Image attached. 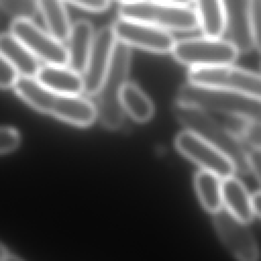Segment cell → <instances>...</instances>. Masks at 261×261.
<instances>
[{
  "mask_svg": "<svg viewBox=\"0 0 261 261\" xmlns=\"http://www.w3.org/2000/svg\"><path fill=\"white\" fill-rule=\"evenodd\" d=\"M16 94L33 108L79 126H88L97 117L96 106L79 95H69L42 86L35 77L18 76Z\"/></svg>",
  "mask_w": 261,
  "mask_h": 261,
  "instance_id": "1",
  "label": "cell"
},
{
  "mask_svg": "<svg viewBox=\"0 0 261 261\" xmlns=\"http://www.w3.org/2000/svg\"><path fill=\"white\" fill-rule=\"evenodd\" d=\"M172 113L186 129L195 133L226 154L234 163L238 172L250 171L248 151L241 139L215 120L207 111L175 102Z\"/></svg>",
  "mask_w": 261,
  "mask_h": 261,
  "instance_id": "2",
  "label": "cell"
},
{
  "mask_svg": "<svg viewBox=\"0 0 261 261\" xmlns=\"http://www.w3.org/2000/svg\"><path fill=\"white\" fill-rule=\"evenodd\" d=\"M176 102L244 119L261 118V101L218 87L189 82L179 88Z\"/></svg>",
  "mask_w": 261,
  "mask_h": 261,
  "instance_id": "3",
  "label": "cell"
},
{
  "mask_svg": "<svg viewBox=\"0 0 261 261\" xmlns=\"http://www.w3.org/2000/svg\"><path fill=\"white\" fill-rule=\"evenodd\" d=\"M132 51L129 46L116 41L109 69L101 88L96 94V110L102 124L108 129L118 128L123 121L121 91L127 83Z\"/></svg>",
  "mask_w": 261,
  "mask_h": 261,
  "instance_id": "4",
  "label": "cell"
},
{
  "mask_svg": "<svg viewBox=\"0 0 261 261\" xmlns=\"http://www.w3.org/2000/svg\"><path fill=\"white\" fill-rule=\"evenodd\" d=\"M118 15L144 21L169 32H193L200 29L195 9L158 0L121 3L118 7Z\"/></svg>",
  "mask_w": 261,
  "mask_h": 261,
  "instance_id": "5",
  "label": "cell"
},
{
  "mask_svg": "<svg viewBox=\"0 0 261 261\" xmlns=\"http://www.w3.org/2000/svg\"><path fill=\"white\" fill-rule=\"evenodd\" d=\"M171 53L174 59L190 67L231 64L240 54L227 39L205 35L176 40Z\"/></svg>",
  "mask_w": 261,
  "mask_h": 261,
  "instance_id": "6",
  "label": "cell"
},
{
  "mask_svg": "<svg viewBox=\"0 0 261 261\" xmlns=\"http://www.w3.org/2000/svg\"><path fill=\"white\" fill-rule=\"evenodd\" d=\"M189 81L227 89L261 101V74L230 64L191 67Z\"/></svg>",
  "mask_w": 261,
  "mask_h": 261,
  "instance_id": "7",
  "label": "cell"
},
{
  "mask_svg": "<svg viewBox=\"0 0 261 261\" xmlns=\"http://www.w3.org/2000/svg\"><path fill=\"white\" fill-rule=\"evenodd\" d=\"M176 150L202 169L218 175L221 179L237 171L232 160L218 148L191 130L180 132L174 140Z\"/></svg>",
  "mask_w": 261,
  "mask_h": 261,
  "instance_id": "8",
  "label": "cell"
},
{
  "mask_svg": "<svg viewBox=\"0 0 261 261\" xmlns=\"http://www.w3.org/2000/svg\"><path fill=\"white\" fill-rule=\"evenodd\" d=\"M10 33L14 35L38 58L47 64L67 65V48L49 32L42 30L32 19L17 18L11 22Z\"/></svg>",
  "mask_w": 261,
  "mask_h": 261,
  "instance_id": "9",
  "label": "cell"
},
{
  "mask_svg": "<svg viewBox=\"0 0 261 261\" xmlns=\"http://www.w3.org/2000/svg\"><path fill=\"white\" fill-rule=\"evenodd\" d=\"M112 28L118 41L153 53H171L176 41L169 31L136 19L119 16Z\"/></svg>",
  "mask_w": 261,
  "mask_h": 261,
  "instance_id": "10",
  "label": "cell"
},
{
  "mask_svg": "<svg viewBox=\"0 0 261 261\" xmlns=\"http://www.w3.org/2000/svg\"><path fill=\"white\" fill-rule=\"evenodd\" d=\"M212 222L219 240L234 258L243 261H254L259 258L257 242L247 223L234 217L225 208L212 214Z\"/></svg>",
  "mask_w": 261,
  "mask_h": 261,
  "instance_id": "11",
  "label": "cell"
},
{
  "mask_svg": "<svg viewBox=\"0 0 261 261\" xmlns=\"http://www.w3.org/2000/svg\"><path fill=\"white\" fill-rule=\"evenodd\" d=\"M117 39L112 27H103L95 33L88 62L83 73L84 91L96 95L107 74Z\"/></svg>",
  "mask_w": 261,
  "mask_h": 261,
  "instance_id": "12",
  "label": "cell"
},
{
  "mask_svg": "<svg viewBox=\"0 0 261 261\" xmlns=\"http://www.w3.org/2000/svg\"><path fill=\"white\" fill-rule=\"evenodd\" d=\"M223 10L227 40L240 53H248L254 47L250 0H223Z\"/></svg>",
  "mask_w": 261,
  "mask_h": 261,
  "instance_id": "13",
  "label": "cell"
},
{
  "mask_svg": "<svg viewBox=\"0 0 261 261\" xmlns=\"http://www.w3.org/2000/svg\"><path fill=\"white\" fill-rule=\"evenodd\" d=\"M94 37V29L89 20L79 19L72 23L67 39V64L71 69L81 74H83L85 71Z\"/></svg>",
  "mask_w": 261,
  "mask_h": 261,
  "instance_id": "14",
  "label": "cell"
},
{
  "mask_svg": "<svg viewBox=\"0 0 261 261\" xmlns=\"http://www.w3.org/2000/svg\"><path fill=\"white\" fill-rule=\"evenodd\" d=\"M35 79L42 86L60 93L79 95L84 91L82 74L65 65L46 64L41 66Z\"/></svg>",
  "mask_w": 261,
  "mask_h": 261,
  "instance_id": "15",
  "label": "cell"
},
{
  "mask_svg": "<svg viewBox=\"0 0 261 261\" xmlns=\"http://www.w3.org/2000/svg\"><path fill=\"white\" fill-rule=\"evenodd\" d=\"M221 188L225 209L243 222H251L255 215L252 196L243 182L231 175L222 179Z\"/></svg>",
  "mask_w": 261,
  "mask_h": 261,
  "instance_id": "16",
  "label": "cell"
},
{
  "mask_svg": "<svg viewBox=\"0 0 261 261\" xmlns=\"http://www.w3.org/2000/svg\"><path fill=\"white\" fill-rule=\"evenodd\" d=\"M0 53L10 62L20 76L36 77L41 67L38 58L11 33L0 35Z\"/></svg>",
  "mask_w": 261,
  "mask_h": 261,
  "instance_id": "17",
  "label": "cell"
},
{
  "mask_svg": "<svg viewBox=\"0 0 261 261\" xmlns=\"http://www.w3.org/2000/svg\"><path fill=\"white\" fill-rule=\"evenodd\" d=\"M48 32L61 42L67 41L71 25L64 0H37Z\"/></svg>",
  "mask_w": 261,
  "mask_h": 261,
  "instance_id": "18",
  "label": "cell"
},
{
  "mask_svg": "<svg viewBox=\"0 0 261 261\" xmlns=\"http://www.w3.org/2000/svg\"><path fill=\"white\" fill-rule=\"evenodd\" d=\"M203 35L221 37L225 31L223 0H193Z\"/></svg>",
  "mask_w": 261,
  "mask_h": 261,
  "instance_id": "19",
  "label": "cell"
},
{
  "mask_svg": "<svg viewBox=\"0 0 261 261\" xmlns=\"http://www.w3.org/2000/svg\"><path fill=\"white\" fill-rule=\"evenodd\" d=\"M221 178L213 172L201 169L194 176V186L202 207L213 214L222 208Z\"/></svg>",
  "mask_w": 261,
  "mask_h": 261,
  "instance_id": "20",
  "label": "cell"
},
{
  "mask_svg": "<svg viewBox=\"0 0 261 261\" xmlns=\"http://www.w3.org/2000/svg\"><path fill=\"white\" fill-rule=\"evenodd\" d=\"M121 105L127 114L138 122H147L154 114V105L150 98L133 83H126L121 91Z\"/></svg>",
  "mask_w": 261,
  "mask_h": 261,
  "instance_id": "21",
  "label": "cell"
},
{
  "mask_svg": "<svg viewBox=\"0 0 261 261\" xmlns=\"http://www.w3.org/2000/svg\"><path fill=\"white\" fill-rule=\"evenodd\" d=\"M0 9L14 19H33L39 12L37 0H0Z\"/></svg>",
  "mask_w": 261,
  "mask_h": 261,
  "instance_id": "22",
  "label": "cell"
},
{
  "mask_svg": "<svg viewBox=\"0 0 261 261\" xmlns=\"http://www.w3.org/2000/svg\"><path fill=\"white\" fill-rule=\"evenodd\" d=\"M241 134L242 139L252 149H261V118H247Z\"/></svg>",
  "mask_w": 261,
  "mask_h": 261,
  "instance_id": "23",
  "label": "cell"
},
{
  "mask_svg": "<svg viewBox=\"0 0 261 261\" xmlns=\"http://www.w3.org/2000/svg\"><path fill=\"white\" fill-rule=\"evenodd\" d=\"M250 15L254 47L261 53V0H250Z\"/></svg>",
  "mask_w": 261,
  "mask_h": 261,
  "instance_id": "24",
  "label": "cell"
},
{
  "mask_svg": "<svg viewBox=\"0 0 261 261\" xmlns=\"http://www.w3.org/2000/svg\"><path fill=\"white\" fill-rule=\"evenodd\" d=\"M20 142L18 132L10 126H0V155L15 150Z\"/></svg>",
  "mask_w": 261,
  "mask_h": 261,
  "instance_id": "25",
  "label": "cell"
},
{
  "mask_svg": "<svg viewBox=\"0 0 261 261\" xmlns=\"http://www.w3.org/2000/svg\"><path fill=\"white\" fill-rule=\"evenodd\" d=\"M18 79V72L10 64V62L0 53V88H14Z\"/></svg>",
  "mask_w": 261,
  "mask_h": 261,
  "instance_id": "26",
  "label": "cell"
},
{
  "mask_svg": "<svg viewBox=\"0 0 261 261\" xmlns=\"http://www.w3.org/2000/svg\"><path fill=\"white\" fill-rule=\"evenodd\" d=\"M70 4L90 12H103L110 6V0H64Z\"/></svg>",
  "mask_w": 261,
  "mask_h": 261,
  "instance_id": "27",
  "label": "cell"
},
{
  "mask_svg": "<svg viewBox=\"0 0 261 261\" xmlns=\"http://www.w3.org/2000/svg\"><path fill=\"white\" fill-rule=\"evenodd\" d=\"M248 163L250 171L261 184V149H251L248 152Z\"/></svg>",
  "mask_w": 261,
  "mask_h": 261,
  "instance_id": "28",
  "label": "cell"
},
{
  "mask_svg": "<svg viewBox=\"0 0 261 261\" xmlns=\"http://www.w3.org/2000/svg\"><path fill=\"white\" fill-rule=\"evenodd\" d=\"M252 201H253V207L255 214L261 217V191L255 193L252 196Z\"/></svg>",
  "mask_w": 261,
  "mask_h": 261,
  "instance_id": "29",
  "label": "cell"
},
{
  "mask_svg": "<svg viewBox=\"0 0 261 261\" xmlns=\"http://www.w3.org/2000/svg\"><path fill=\"white\" fill-rule=\"evenodd\" d=\"M165 3L173 4V5H179V6H190L193 3V0H158Z\"/></svg>",
  "mask_w": 261,
  "mask_h": 261,
  "instance_id": "30",
  "label": "cell"
},
{
  "mask_svg": "<svg viewBox=\"0 0 261 261\" xmlns=\"http://www.w3.org/2000/svg\"><path fill=\"white\" fill-rule=\"evenodd\" d=\"M11 258L9 252L7 251V249L0 243V261L1 260H6V259H9Z\"/></svg>",
  "mask_w": 261,
  "mask_h": 261,
  "instance_id": "31",
  "label": "cell"
},
{
  "mask_svg": "<svg viewBox=\"0 0 261 261\" xmlns=\"http://www.w3.org/2000/svg\"><path fill=\"white\" fill-rule=\"evenodd\" d=\"M115 1H118L120 3H127V2H133V1H138V0H115Z\"/></svg>",
  "mask_w": 261,
  "mask_h": 261,
  "instance_id": "32",
  "label": "cell"
}]
</instances>
